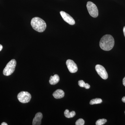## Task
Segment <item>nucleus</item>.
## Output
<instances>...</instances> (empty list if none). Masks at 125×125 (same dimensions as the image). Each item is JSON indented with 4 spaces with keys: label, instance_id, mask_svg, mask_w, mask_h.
<instances>
[{
    "label": "nucleus",
    "instance_id": "2eb2a0df",
    "mask_svg": "<svg viewBox=\"0 0 125 125\" xmlns=\"http://www.w3.org/2000/svg\"><path fill=\"white\" fill-rule=\"evenodd\" d=\"M84 123H85V122L83 119H82V118H80L76 121V123H75V125H84Z\"/></svg>",
    "mask_w": 125,
    "mask_h": 125
},
{
    "label": "nucleus",
    "instance_id": "0eeeda50",
    "mask_svg": "<svg viewBox=\"0 0 125 125\" xmlns=\"http://www.w3.org/2000/svg\"><path fill=\"white\" fill-rule=\"evenodd\" d=\"M61 15L64 21L71 25H73L75 24V21L73 18L70 15L64 11L60 12Z\"/></svg>",
    "mask_w": 125,
    "mask_h": 125
},
{
    "label": "nucleus",
    "instance_id": "9d476101",
    "mask_svg": "<svg viewBox=\"0 0 125 125\" xmlns=\"http://www.w3.org/2000/svg\"><path fill=\"white\" fill-rule=\"evenodd\" d=\"M64 92L62 90L57 89L53 93V96L56 99L62 98L64 96Z\"/></svg>",
    "mask_w": 125,
    "mask_h": 125
},
{
    "label": "nucleus",
    "instance_id": "9b49d317",
    "mask_svg": "<svg viewBox=\"0 0 125 125\" xmlns=\"http://www.w3.org/2000/svg\"><path fill=\"white\" fill-rule=\"evenodd\" d=\"M60 78L57 74H55L54 76H51L50 77L49 83L51 85H55L59 82Z\"/></svg>",
    "mask_w": 125,
    "mask_h": 125
},
{
    "label": "nucleus",
    "instance_id": "ddd939ff",
    "mask_svg": "<svg viewBox=\"0 0 125 125\" xmlns=\"http://www.w3.org/2000/svg\"><path fill=\"white\" fill-rule=\"evenodd\" d=\"M102 102V100L101 99L97 98L92 99L90 102V105L99 104Z\"/></svg>",
    "mask_w": 125,
    "mask_h": 125
},
{
    "label": "nucleus",
    "instance_id": "6ab92c4d",
    "mask_svg": "<svg viewBox=\"0 0 125 125\" xmlns=\"http://www.w3.org/2000/svg\"><path fill=\"white\" fill-rule=\"evenodd\" d=\"M122 102H123L125 103V96L122 98Z\"/></svg>",
    "mask_w": 125,
    "mask_h": 125
},
{
    "label": "nucleus",
    "instance_id": "f257e3e1",
    "mask_svg": "<svg viewBox=\"0 0 125 125\" xmlns=\"http://www.w3.org/2000/svg\"><path fill=\"white\" fill-rule=\"evenodd\" d=\"M114 45V40L113 37L109 34L103 36L100 40L99 46L101 49L105 51L111 50Z\"/></svg>",
    "mask_w": 125,
    "mask_h": 125
},
{
    "label": "nucleus",
    "instance_id": "39448f33",
    "mask_svg": "<svg viewBox=\"0 0 125 125\" xmlns=\"http://www.w3.org/2000/svg\"><path fill=\"white\" fill-rule=\"evenodd\" d=\"M31 96L29 93L26 92H21L18 94V98L20 102L26 103L29 102L31 100Z\"/></svg>",
    "mask_w": 125,
    "mask_h": 125
},
{
    "label": "nucleus",
    "instance_id": "423d86ee",
    "mask_svg": "<svg viewBox=\"0 0 125 125\" xmlns=\"http://www.w3.org/2000/svg\"><path fill=\"white\" fill-rule=\"evenodd\" d=\"M95 69L99 75L103 79L106 80L107 79L108 75L107 72L103 66L101 65H97L95 66Z\"/></svg>",
    "mask_w": 125,
    "mask_h": 125
},
{
    "label": "nucleus",
    "instance_id": "f3484780",
    "mask_svg": "<svg viewBox=\"0 0 125 125\" xmlns=\"http://www.w3.org/2000/svg\"><path fill=\"white\" fill-rule=\"evenodd\" d=\"M90 85H89V84L86 83H85V86H84V88H85L86 89H89L90 88Z\"/></svg>",
    "mask_w": 125,
    "mask_h": 125
},
{
    "label": "nucleus",
    "instance_id": "412c9836",
    "mask_svg": "<svg viewBox=\"0 0 125 125\" xmlns=\"http://www.w3.org/2000/svg\"><path fill=\"white\" fill-rule=\"evenodd\" d=\"M8 125V124H7V123H5V122H3V123H2L1 124V125Z\"/></svg>",
    "mask_w": 125,
    "mask_h": 125
},
{
    "label": "nucleus",
    "instance_id": "5701e85b",
    "mask_svg": "<svg viewBox=\"0 0 125 125\" xmlns=\"http://www.w3.org/2000/svg\"></svg>",
    "mask_w": 125,
    "mask_h": 125
},
{
    "label": "nucleus",
    "instance_id": "f03ea898",
    "mask_svg": "<svg viewBox=\"0 0 125 125\" xmlns=\"http://www.w3.org/2000/svg\"><path fill=\"white\" fill-rule=\"evenodd\" d=\"M31 24L33 28L39 32H43L46 28V24L45 21L39 17L33 18L31 21Z\"/></svg>",
    "mask_w": 125,
    "mask_h": 125
},
{
    "label": "nucleus",
    "instance_id": "a211bd4d",
    "mask_svg": "<svg viewBox=\"0 0 125 125\" xmlns=\"http://www.w3.org/2000/svg\"><path fill=\"white\" fill-rule=\"evenodd\" d=\"M123 85H124L125 87V78H123Z\"/></svg>",
    "mask_w": 125,
    "mask_h": 125
},
{
    "label": "nucleus",
    "instance_id": "4be33fe9",
    "mask_svg": "<svg viewBox=\"0 0 125 125\" xmlns=\"http://www.w3.org/2000/svg\"><path fill=\"white\" fill-rule=\"evenodd\" d=\"M2 48H3V47H2V46L1 45H0V52L2 50Z\"/></svg>",
    "mask_w": 125,
    "mask_h": 125
},
{
    "label": "nucleus",
    "instance_id": "4468645a",
    "mask_svg": "<svg viewBox=\"0 0 125 125\" xmlns=\"http://www.w3.org/2000/svg\"><path fill=\"white\" fill-rule=\"evenodd\" d=\"M107 121L106 119H99L96 121V125H104Z\"/></svg>",
    "mask_w": 125,
    "mask_h": 125
},
{
    "label": "nucleus",
    "instance_id": "7ed1b4c3",
    "mask_svg": "<svg viewBox=\"0 0 125 125\" xmlns=\"http://www.w3.org/2000/svg\"><path fill=\"white\" fill-rule=\"evenodd\" d=\"M16 65V62L14 59L10 61L3 70V74L6 76L11 75L14 71Z\"/></svg>",
    "mask_w": 125,
    "mask_h": 125
},
{
    "label": "nucleus",
    "instance_id": "20e7f679",
    "mask_svg": "<svg viewBox=\"0 0 125 125\" xmlns=\"http://www.w3.org/2000/svg\"><path fill=\"white\" fill-rule=\"evenodd\" d=\"M87 7L89 13L92 17L96 18L98 16V9L95 4L91 1H88Z\"/></svg>",
    "mask_w": 125,
    "mask_h": 125
},
{
    "label": "nucleus",
    "instance_id": "dca6fc26",
    "mask_svg": "<svg viewBox=\"0 0 125 125\" xmlns=\"http://www.w3.org/2000/svg\"><path fill=\"white\" fill-rule=\"evenodd\" d=\"M85 84V83L83 81L81 80L78 81V84L81 87H84Z\"/></svg>",
    "mask_w": 125,
    "mask_h": 125
},
{
    "label": "nucleus",
    "instance_id": "1a4fd4ad",
    "mask_svg": "<svg viewBox=\"0 0 125 125\" xmlns=\"http://www.w3.org/2000/svg\"><path fill=\"white\" fill-rule=\"evenodd\" d=\"M43 117L42 114L38 112L35 115V117L33 120V125H40L42 123V120Z\"/></svg>",
    "mask_w": 125,
    "mask_h": 125
},
{
    "label": "nucleus",
    "instance_id": "f8f14e48",
    "mask_svg": "<svg viewBox=\"0 0 125 125\" xmlns=\"http://www.w3.org/2000/svg\"><path fill=\"white\" fill-rule=\"evenodd\" d=\"M65 116L67 118H71L73 117L75 115V112L74 111L70 112L68 109H66L64 112Z\"/></svg>",
    "mask_w": 125,
    "mask_h": 125
},
{
    "label": "nucleus",
    "instance_id": "6e6552de",
    "mask_svg": "<svg viewBox=\"0 0 125 125\" xmlns=\"http://www.w3.org/2000/svg\"><path fill=\"white\" fill-rule=\"evenodd\" d=\"M66 64L69 71L71 73H75L78 70V66L75 62L72 60H67L66 62Z\"/></svg>",
    "mask_w": 125,
    "mask_h": 125
},
{
    "label": "nucleus",
    "instance_id": "aec40b11",
    "mask_svg": "<svg viewBox=\"0 0 125 125\" xmlns=\"http://www.w3.org/2000/svg\"><path fill=\"white\" fill-rule=\"evenodd\" d=\"M123 33H124V36H125V26L124 27V28H123Z\"/></svg>",
    "mask_w": 125,
    "mask_h": 125
}]
</instances>
